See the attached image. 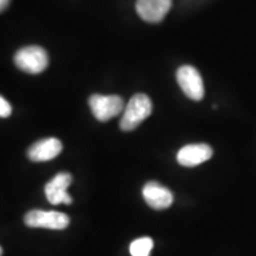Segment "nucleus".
I'll use <instances>...</instances> for the list:
<instances>
[{"instance_id":"nucleus-1","label":"nucleus","mask_w":256,"mask_h":256,"mask_svg":"<svg viewBox=\"0 0 256 256\" xmlns=\"http://www.w3.org/2000/svg\"><path fill=\"white\" fill-rule=\"evenodd\" d=\"M152 113V102L145 94H136L124 108L120 128L124 132L136 130Z\"/></svg>"},{"instance_id":"nucleus-2","label":"nucleus","mask_w":256,"mask_h":256,"mask_svg":"<svg viewBox=\"0 0 256 256\" xmlns=\"http://www.w3.org/2000/svg\"><path fill=\"white\" fill-rule=\"evenodd\" d=\"M14 64L28 74H40L46 69L49 64L46 51L43 48L32 46L18 50L14 55Z\"/></svg>"},{"instance_id":"nucleus-3","label":"nucleus","mask_w":256,"mask_h":256,"mask_svg":"<svg viewBox=\"0 0 256 256\" xmlns=\"http://www.w3.org/2000/svg\"><path fill=\"white\" fill-rule=\"evenodd\" d=\"M88 102L94 116L101 122H106L112 118L118 116L124 107V100L118 95L104 96L94 94L89 98Z\"/></svg>"},{"instance_id":"nucleus-4","label":"nucleus","mask_w":256,"mask_h":256,"mask_svg":"<svg viewBox=\"0 0 256 256\" xmlns=\"http://www.w3.org/2000/svg\"><path fill=\"white\" fill-rule=\"evenodd\" d=\"M24 223L30 228L63 230L69 226L68 215L57 211L31 210L24 216Z\"/></svg>"},{"instance_id":"nucleus-5","label":"nucleus","mask_w":256,"mask_h":256,"mask_svg":"<svg viewBox=\"0 0 256 256\" xmlns=\"http://www.w3.org/2000/svg\"><path fill=\"white\" fill-rule=\"evenodd\" d=\"M179 87L188 98L200 101L204 98V83L200 72L191 66H183L177 72Z\"/></svg>"},{"instance_id":"nucleus-6","label":"nucleus","mask_w":256,"mask_h":256,"mask_svg":"<svg viewBox=\"0 0 256 256\" xmlns=\"http://www.w3.org/2000/svg\"><path fill=\"white\" fill-rule=\"evenodd\" d=\"M72 183V174L68 172H60L56 174L51 180L46 185V196L48 200L54 206H58V204H72V198L66 192L68 188Z\"/></svg>"},{"instance_id":"nucleus-7","label":"nucleus","mask_w":256,"mask_h":256,"mask_svg":"<svg viewBox=\"0 0 256 256\" xmlns=\"http://www.w3.org/2000/svg\"><path fill=\"white\" fill-rule=\"evenodd\" d=\"M172 0H136L138 14L148 23H159L168 14Z\"/></svg>"},{"instance_id":"nucleus-8","label":"nucleus","mask_w":256,"mask_h":256,"mask_svg":"<svg viewBox=\"0 0 256 256\" xmlns=\"http://www.w3.org/2000/svg\"><path fill=\"white\" fill-rule=\"evenodd\" d=\"M144 200L152 209L164 210L174 203V194L168 188L162 186L158 182H148L142 188Z\"/></svg>"},{"instance_id":"nucleus-9","label":"nucleus","mask_w":256,"mask_h":256,"mask_svg":"<svg viewBox=\"0 0 256 256\" xmlns=\"http://www.w3.org/2000/svg\"><path fill=\"white\" fill-rule=\"evenodd\" d=\"M214 154L212 148L206 144H192L179 150L177 162L182 166L194 168L209 160Z\"/></svg>"},{"instance_id":"nucleus-10","label":"nucleus","mask_w":256,"mask_h":256,"mask_svg":"<svg viewBox=\"0 0 256 256\" xmlns=\"http://www.w3.org/2000/svg\"><path fill=\"white\" fill-rule=\"evenodd\" d=\"M63 145L56 138H48L34 142L28 150V158L31 162H40L56 158L62 152Z\"/></svg>"},{"instance_id":"nucleus-11","label":"nucleus","mask_w":256,"mask_h":256,"mask_svg":"<svg viewBox=\"0 0 256 256\" xmlns=\"http://www.w3.org/2000/svg\"><path fill=\"white\" fill-rule=\"evenodd\" d=\"M153 248V240L151 238H140L130 243V252L132 256H150Z\"/></svg>"},{"instance_id":"nucleus-12","label":"nucleus","mask_w":256,"mask_h":256,"mask_svg":"<svg viewBox=\"0 0 256 256\" xmlns=\"http://www.w3.org/2000/svg\"><path fill=\"white\" fill-rule=\"evenodd\" d=\"M12 113V108L8 101L4 98H0V116L2 118H8Z\"/></svg>"},{"instance_id":"nucleus-13","label":"nucleus","mask_w":256,"mask_h":256,"mask_svg":"<svg viewBox=\"0 0 256 256\" xmlns=\"http://www.w3.org/2000/svg\"><path fill=\"white\" fill-rule=\"evenodd\" d=\"M8 2H10V0H0V8H2V11L6 10V8L8 6Z\"/></svg>"}]
</instances>
